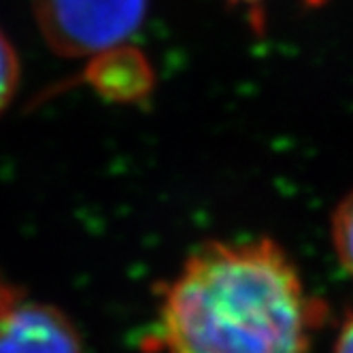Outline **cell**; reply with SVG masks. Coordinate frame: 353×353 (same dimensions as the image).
<instances>
[{"mask_svg":"<svg viewBox=\"0 0 353 353\" xmlns=\"http://www.w3.org/2000/svg\"><path fill=\"white\" fill-rule=\"evenodd\" d=\"M149 0H32L37 28L60 58H98L128 43L145 23Z\"/></svg>","mask_w":353,"mask_h":353,"instance_id":"2","label":"cell"},{"mask_svg":"<svg viewBox=\"0 0 353 353\" xmlns=\"http://www.w3.org/2000/svg\"><path fill=\"white\" fill-rule=\"evenodd\" d=\"M234 5H260V3H266V0H230Z\"/></svg>","mask_w":353,"mask_h":353,"instance_id":"8","label":"cell"},{"mask_svg":"<svg viewBox=\"0 0 353 353\" xmlns=\"http://www.w3.org/2000/svg\"><path fill=\"white\" fill-rule=\"evenodd\" d=\"M0 353H83V339L62 309L23 294L0 315Z\"/></svg>","mask_w":353,"mask_h":353,"instance_id":"3","label":"cell"},{"mask_svg":"<svg viewBox=\"0 0 353 353\" xmlns=\"http://www.w3.org/2000/svg\"><path fill=\"white\" fill-rule=\"evenodd\" d=\"M26 294L21 288H17L15 283H11L9 279H5L3 274H0V315H3L11 305H15V302Z\"/></svg>","mask_w":353,"mask_h":353,"instance_id":"6","label":"cell"},{"mask_svg":"<svg viewBox=\"0 0 353 353\" xmlns=\"http://www.w3.org/2000/svg\"><path fill=\"white\" fill-rule=\"evenodd\" d=\"M334 353H353V313L343 321L334 341Z\"/></svg>","mask_w":353,"mask_h":353,"instance_id":"7","label":"cell"},{"mask_svg":"<svg viewBox=\"0 0 353 353\" xmlns=\"http://www.w3.org/2000/svg\"><path fill=\"white\" fill-rule=\"evenodd\" d=\"M332 249L343 270L353 276V190L341 198L330 219Z\"/></svg>","mask_w":353,"mask_h":353,"instance_id":"4","label":"cell"},{"mask_svg":"<svg viewBox=\"0 0 353 353\" xmlns=\"http://www.w3.org/2000/svg\"><path fill=\"white\" fill-rule=\"evenodd\" d=\"M325 315V302L279 243L207 241L162 283L147 349L309 353Z\"/></svg>","mask_w":353,"mask_h":353,"instance_id":"1","label":"cell"},{"mask_svg":"<svg viewBox=\"0 0 353 353\" xmlns=\"http://www.w3.org/2000/svg\"><path fill=\"white\" fill-rule=\"evenodd\" d=\"M19 58L11 39L0 28V115L7 111L19 88Z\"/></svg>","mask_w":353,"mask_h":353,"instance_id":"5","label":"cell"}]
</instances>
